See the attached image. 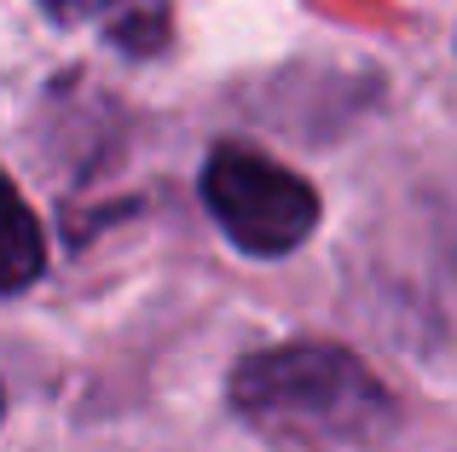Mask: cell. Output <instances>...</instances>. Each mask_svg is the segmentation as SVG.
<instances>
[{"mask_svg":"<svg viewBox=\"0 0 457 452\" xmlns=\"http://www.w3.org/2000/svg\"><path fill=\"white\" fill-rule=\"evenodd\" d=\"M232 406L278 441H370L394 418L377 372L330 342L249 354L232 372Z\"/></svg>","mask_w":457,"mask_h":452,"instance_id":"cell-1","label":"cell"},{"mask_svg":"<svg viewBox=\"0 0 457 452\" xmlns=\"http://www.w3.org/2000/svg\"><path fill=\"white\" fill-rule=\"evenodd\" d=\"M203 204L244 255H290L319 226V192L255 146H214Z\"/></svg>","mask_w":457,"mask_h":452,"instance_id":"cell-2","label":"cell"},{"mask_svg":"<svg viewBox=\"0 0 457 452\" xmlns=\"http://www.w3.org/2000/svg\"><path fill=\"white\" fill-rule=\"evenodd\" d=\"M46 267V238L41 221L29 215V204L18 197V186L0 174V296L35 284Z\"/></svg>","mask_w":457,"mask_h":452,"instance_id":"cell-3","label":"cell"},{"mask_svg":"<svg viewBox=\"0 0 457 452\" xmlns=\"http://www.w3.org/2000/svg\"><path fill=\"white\" fill-rule=\"evenodd\" d=\"M116 0H41V12H53L58 23H81V18H99V12H111Z\"/></svg>","mask_w":457,"mask_h":452,"instance_id":"cell-4","label":"cell"},{"mask_svg":"<svg viewBox=\"0 0 457 452\" xmlns=\"http://www.w3.org/2000/svg\"><path fill=\"white\" fill-rule=\"evenodd\" d=\"M0 412H6V400H0Z\"/></svg>","mask_w":457,"mask_h":452,"instance_id":"cell-5","label":"cell"}]
</instances>
